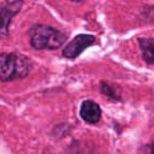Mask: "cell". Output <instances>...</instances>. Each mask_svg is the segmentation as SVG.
<instances>
[{"label": "cell", "mask_w": 154, "mask_h": 154, "mask_svg": "<svg viewBox=\"0 0 154 154\" xmlns=\"http://www.w3.org/2000/svg\"><path fill=\"white\" fill-rule=\"evenodd\" d=\"M28 57L16 53H2L0 56V78L2 82L23 78L31 70Z\"/></svg>", "instance_id": "obj_2"}, {"label": "cell", "mask_w": 154, "mask_h": 154, "mask_svg": "<svg viewBox=\"0 0 154 154\" xmlns=\"http://www.w3.org/2000/svg\"><path fill=\"white\" fill-rule=\"evenodd\" d=\"M80 116L88 124H96L101 117V111L99 106L92 100H86L80 108Z\"/></svg>", "instance_id": "obj_4"}, {"label": "cell", "mask_w": 154, "mask_h": 154, "mask_svg": "<svg viewBox=\"0 0 154 154\" xmlns=\"http://www.w3.org/2000/svg\"><path fill=\"white\" fill-rule=\"evenodd\" d=\"M94 42L95 37L93 35H78L66 45L62 51V55L66 58H75Z\"/></svg>", "instance_id": "obj_3"}, {"label": "cell", "mask_w": 154, "mask_h": 154, "mask_svg": "<svg viewBox=\"0 0 154 154\" xmlns=\"http://www.w3.org/2000/svg\"><path fill=\"white\" fill-rule=\"evenodd\" d=\"M30 42L36 50H56L66 40V36L52 26L37 24L30 29Z\"/></svg>", "instance_id": "obj_1"}, {"label": "cell", "mask_w": 154, "mask_h": 154, "mask_svg": "<svg viewBox=\"0 0 154 154\" xmlns=\"http://www.w3.org/2000/svg\"><path fill=\"white\" fill-rule=\"evenodd\" d=\"M143 58L148 63H154V38H139Z\"/></svg>", "instance_id": "obj_6"}, {"label": "cell", "mask_w": 154, "mask_h": 154, "mask_svg": "<svg viewBox=\"0 0 154 154\" xmlns=\"http://www.w3.org/2000/svg\"><path fill=\"white\" fill-rule=\"evenodd\" d=\"M150 154H154V141H153V143H152V147H151V152H150Z\"/></svg>", "instance_id": "obj_7"}, {"label": "cell", "mask_w": 154, "mask_h": 154, "mask_svg": "<svg viewBox=\"0 0 154 154\" xmlns=\"http://www.w3.org/2000/svg\"><path fill=\"white\" fill-rule=\"evenodd\" d=\"M71 1H75V2H79V1H82V0H71Z\"/></svg>", "instance_id": "obj_8"}, {"label": "cell", "mask_w": 154, "mask_h": 154, "mask_svg": "<svg viewBox=\"0 0 154 154\" xmlns=\"http://www.w3.org/2000/svg\"><path fill=\"white\" fill-rule=\"evenodd\" d=\"M22 1L21 0H15L13 2H9L7 5H3L1 15H2V34L5 35L8 31V26L10 24L11 19L14 17V15L18 13L21 9Z\"/></svg>", "instance_id": "obj_5"}]
</instances>
